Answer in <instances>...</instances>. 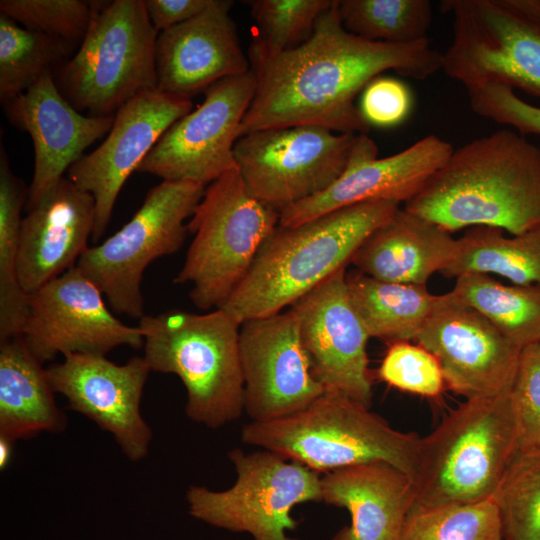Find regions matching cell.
Wrapping results in <instances>:
<instances>
[{"label":"cell","mask_w":540,"mask_h":540,"mask_svg":"<svg viewBox=\"0 0 540 540\" xmlns=\"http://www.w3.org/2000/svg\"><path fill=\"white\" fill-rule=\"evenodd\" d=\"M241 440L318 473L383 462L414 481L421 437L392 428L369 407L342 393L325 390L296 413L244 425Z\"/></svg>","instance_id":"cell-4"},{"label":"cell","mask_w":540,"mask_h":540,"mask_svg":"<svg viewBox=\"0 0 540 540\" xmlns=\"http://www.w3.org/2000/svg\"><path fill=\"white\" fill-rule=\"evenodd\" d=\"M289 309L296 315L301 341L318 382L325 390L370 407V337L350 301L346 268L325 279Z\"/></svg>","instance_id":"cell-19"},{"label":"cell","mask_w":540,"mask_h":540,"mask_svg":"<svg viewBox=\"0 0 540 540\" xmlns=\"http://www.w3.org/2000/svg\"><path fill=\"white\" fill-rule=\"evenodd\" d=\"M23 182L0 153V340L20 336L29 312V295L18 276L21 210L27 201Z\"/></svg>","instance_id":"cell-30"},{"label":"cell","mask_w":540,"mask_h":540,"mask_svg":"<svg viewBox=\"0 0 540 540\" xmlns=\"http://www.w3.org/2000/svg\"><path fill=\"white\" fill-rule=\"evenodd\" d=\"M255 91L252 69L211 85L204 101L162 135L137 172L206 186L238 168L234 147Z\"/></svg>","instance_id":"cell-13"},{"label":"cell","mask_w":540,"mask_h":540,"mask_svg":"<svg viewBox=\"0 0 540 540\" xmlns=\"http://www.w3.org/2000/svg\"><path fill=\"white\" fill-rule=\"evenodd\" d=\"M21 336L42 364L59 354L106 356L119 346H144L140 328L115 317L101 290L77 266L29 294Z\"/></svg>","instance_id":"cell-14"},{"label":"cell","mask_w":540,"mask_h":540,"mask_svg":"<svg viewBox=\"0 0 540 540\" xmlns=\"http://www.w3.org/2000/svg\"><path fill=\"white\" fill-rule=\"evenodd\" d=\"M442 71L467 90L503 84L540 97V0H444Z\"/></svg>","instance_id":"cell-9"},{"label":"cell","mask_w":540,"mask_h":540,"mask_svg":"<svg viewBox=\"0 0 540 540\" xmlns=\"http://www.w3.org/2000/svg\"><path fill=\"white\" fill-rule=\"evenodd\" d=\"M389 200L346 206L295 226H278L221 308L241 324L290 307L342 268L398 209Z\"/></svg>","instance_id":"cell-3"},{"label":"cell","mask_w":540,"mask_h":540,"mask_svg":"<svg viewBox=\"0 0 540 540\" xmlns=\"http://www.w3.org/2000/svg\"><path fill=\"white\" fill-rule=\"evenodd\" d=\"M399 540H504L499 511L490 498L467 504L414 505Z\"/></svg>","instance_id":"cell-34"},{"label":"cell","mask_w":540,"mask_h":540,"mask_svg":"<svg viewBox=\"0 0 540 540\" xmlns=\"http://www.w3.org/2000/svg\"><path fill=\"white\" fill-rule=\"evenodd\" d=\"M144 0L95 4L87 33L56 84L79 112L109 116L157 90L156 40Z\"/></svg>","instance_id":"cell-8"},{"label":"cell","mask_w":540,"mask_h":540,"mask_svg":"<svg viewBox=\"0 0 540 540\" xmlns=\"http://www.w3.org/2000/svg\"><path fill=\"white\" fill-rule=\"evenodd\" d=\"M228 457L237 474L222 491L190 486L189 514L206 524L247 533L253 540H297L288 535L297 522L291 516L299 504L321 502L320 473L268 451L231 450Z\"/></svg>","instance_id":"cell-11"},{"label":"cell","mask_w":540,"mask_h":540,"mask_svg":"<svg viewBox=\"0 0 540 540\" xmlns=\"http://www.w3.org/2000/svg\"><path fill=\"white\" fill-rule=\"evenodd\" d=\"M451 293L520 348L540 342V285H505L490 274L464 273Z\"/></svg>","instance_id":"cell-29"},{"label":"cell","mask_w":540,"mask_h":540,"mask_svg":"<svg viewBox=\"0 0 540 540\" xmlns=\"http://www.w3.org/2000/svg\"><path fill=\"white\" fill-rule=\"evenodd\" d=\"M94 2L83 0H1L0 13L21 26L70 45L81 44L93 17Z\"/></svg>","instance_id":"cell-36"},{"label":"cell","mask_w":540,"mask_h":540,"mask_svg":"<svg viewBox=\"0 0 540 540\" xmlns=\"http://www.w3.org/2000/svg\"><path fill=\"white\" fill-rule=\"evenodd\" d=\"M239 348L244 411L252 421L296 413L325 391L312 373L291 309L242 323Z\"/></svg>","instance_id":"cell-18"},{"label":"cell","mask_w":540,"mask_h":540,"mask_svg":"<svg viewBox=\"0 0 540 540\" xmlns=\"http://www.w3.org/2000/svg\"><path fill=\"white\" fill-rule=\"evenodd\" d=\"M46 372L54 393L109 432L130 461L148 455L152 430L141 414V399L151 369L144 357L116 364L104 355L71 353Z\"/></svg>","instance_id":"cell-15"},{"label":"cell","mask_w":540,"mask_h":540,"mask_svg":"<svg viewBox=\"0 0 540 540\" xmlns=\"http://www.w3.org/2000/svg\"><path fill=\"white\" fill-rule=\"evenodd\" d=\"M413 104L412 91L403 81L378 76L362 91L359 111L369 126L386 128L403 123Z\"/></svg>","instance_id":"cell-40"},{"label":"cell","mask_w":540,"mask_h":540,"mask_svg":"<svg viewBox=\"0 0 540 540\" xmlns=\"http://www.w3.org/2000/svg\"><path fill=\"white\" fill-rule=\"evenodd\" d=\"M338 10L348 32L390 44L428 39L433 16L428 0H338Z\"/></svg>","instance_id":"cell-32"},{"label":"cell","mask_w":540,"mask_h":540,"mask_svg":"<svg viewBox=\"0 0 540 540\" xmlns=\"http://www.w3.org/2000/svg\"><path fill=\"white\" fill-rule=\"evenodd\" d=\"M280 212L253 196L235 168L212 182L190 218L194 238L174 279L199 309L221 308L279 226Z\"/></svg>","instance_id":"cell-7"},{"label":"cell","mask_w":540,"mask_h":540,"mask_svg":"<svg viewBox=\"0 0 540 540\" xmlns=\"http://www.w3.org/2000/svg\"><path fill=\"white\" fill-rule=\"evenodd\" d=\"M415 341L437 359L445 385L466 399L512 388L522 348L451 291L443 294Z\"/></svg>","instance_id":"cell-16"},{"label":"cell","mask_w":540,"mask_h":540,"mask_svg":"<svg viewBox=\"0 0 540 540\" xmlns=\"http://www.w3.org/2000/svg\"><path fill=\"white\" fill-rule=\"evenodd\" d=\"M453 150L448 141L428 135L394 155L377 158L375 142L367 134H361L356 154L342 176L325 191L282 209L279 225H299L367 201L406 203L445 163Z\"/></svg>","instance_id":"cell-20"},{"label":"cell","mask_w":540,"mask_h":540,"mask_svg":"<svg viewBox=\"0 0 540 540\" xmlns=\"http://www.w3.org/2000/svg\"><path fill=\"white\" fill-rule=\"evenodd\" d=\"M377 375L392 387L424 397H437L445 387L441 367L434 355L410 342L390 343Z\"/></svg>","instance_id":"cell-37"},{"label":"cell","mask_w":540,"mask_h":540,"mask_svg":"<svg viewBox=\"0 0 540 540\" xmlns=\"http://www.w3.org/2000/svg\"><path fill=\"white\" fill-rule=\"evenodd\" d=\"M19 239L18 276L29 295L76 266L89 247L95 201L67 177L27 210Z\"/></svg>","instance_id":"cell-23"},{"label":"cell","mask_w":540,"mask_h":540,"mask_svg":"<svg viewBox=\"0 0 540 540\" xmlns=\"http://www.w3.org/2000/svg\"><path fill=\"white\" fill-rule=\"evenodd\" d=\"M46 368L23 337L0 340V437L13 442L65 429Z\"/></svg>","instance_id":"cell-26"},{"label":"cell","mask_w":540,"mask_h":540,"mask_svg":"<svg viewBox=\"0 0 540 540\" xmlns=\"http://www.w3.org/2000/svg\"><path fill=\"white\" fill-rule=\"evenodd\" d=\"M212 0H144L155 30L160 33L202 13Z\"/></svg>","instance_id":"cell-41"},{"label":"cell","mask_w":540,"mask_h":540,"mask_svg":"<svg viewBox=\"0 0 540 540\" xmlns=\"http://www.w3.org/2000/svg\"><path fill=\"white\" fill-rule=\"evenodd\" d=\"M467 91L477 115L511 126L522 135H540V107L519 98L512 87L486 84Z\"/></svg>","instance_id":"cell-39"},{"label":"cell","mask_w":540,"mask_h":540,"mask_svg":"<svg viewBox=\"0 0 540 540\" xmlns=\"http://www.w3.org/2000/svg\"><path fill=\"white\" fill-rule=\"evenodd\" d=\"M256 77L253 101L240 137L254 131L300 125L336 133L367 134L355 98L388 70L424 80L442 70V53L428 39L410 44L364 40L342 24L338 0L319 17L301 45L277 54L249 47Z\"/></svg>","instance_id":"cell-1"},{"label":"cell","mask_w":540,"mask_h":540,"mask_svg":"<svg viewBox=\"0 0 540 540\" xmlns=\"http://www.w3.org/2000/svg\"><path fill=\"white\" fill-rule=\"evenodd\" d=\"M359 139L313 125L269 128L240 137L234 156L249 192L280 212L336 182Z\"/></svg>","instance_id":"cell-12"},{"label":"cell","mask_w":540,"mask_h":540,"mask_svg":"<svg viewBox=\"0 0 540 540\" xmlns=\"http://www.w3.org/2000/svg\"><path fill=\"white\" fill-rule=\"evenodd\" d=\"M205 189L190 181H162L120 230L83 252L76 266L97 285L114 312L135 319L144 316L143 273L152 261L183 245L186 220Z\"/></svg>","instance_id":"cell-10"},{"label":"cell","mask_w":540,"mask_h":540,"mask_svg":"<svg viewBox=\"0 0 540 540\" xmlns=\"http://www.w3.org/2000/svg\"><path fill=\"white\" fill-rule=\"evenodd\" d=\"M404 209L452 233L540 225V147L501 129L454 149Z\"/></svg>","instance_id":"cell-2"},{"label":"cell","mask_w":540,"mask_h":540,"mask_svg":"<svg viewBox=\"0 0 540 540\" xmlns=\"http://www.w3.org/2000/svg\"><path fill=\"white\" fill-rule=\"evenodd\" d=\"M10 123L27 132L34 147V171L26 209L52 190L84 151L108 133L114 115L77 111L61 94L52 72L25 92L3 103Z\"/></svg>","instance_id":"cell-21"},{"label":"cell","mask_w":540,"mask_h":540,"mask_svg":"<svg viewBox=\"0 0 540 540\" xmlns=\"http://www.w3.org/2000/svg\"><path fill=\"white\" fill-rule=\"evenodd\" d=\"M241 325L224 308L204 314L171 309L139 319L151 371L178 376L187 393L186 415L209 428L244 411Z\"/></svg>","instance_id":"cell-5"},{"label":"cell","mask_w":540,"mask_h":540,"mask_svg":"<svg viewBox=\"0 0 540 540\" xmlns=\"http://www.w3.org/2000/svg\"><path fill=\"white\" fill-rule=\"evenodd\" d=\"M321 498L350 513V525L332 540H399L416 492L407 474L390 464L371 462L325 473Z\"/></svg>","instance_id":"cell-24"},{"label":"cell","mask_w":540,"mask_h":540,"mask_svg":"<svg viewBox=\"0 0 540 540\" xmlns=\"http://www.w3.org/2000/svg\"><path fill=\"white\" fill-rule=\"evenodd\" d=\"M517 449L510 391L466 399L421 438L414 505L490 499Z\"/></svg>","instance_id":"cell-6"},{"label":"cell","mask_w":540,"mask_h":540,"mask_svg":"<svg viewBox=\"0 0 540 540\" xmlns=\"http://www.w3.org/2000/svg\"><path fill=\"white\" fill-rule=\"evenodd\" d=\"M13 441L0 437V469L5 470L13 454Z\"/></svg>","instance_id":"cell-42"},{"label":"cell","mask_w":540,"mask_h":540,"mask_svg":"<svg viewBox=\"0 0 540 540\" xmlns=\"http://www.w3.org/2000/svg\"><path fill=\"white\" fill-rule=\"evenodd\" d=\"M491 499L504 540H540V446L517 449Z\"/></svg>","instance_id":"cell-33"},{"label":"cell","mask_w":540,"mask_h":540,"mask_svg":"<svg viewBox=\"0 0 540 540\" xmlns=\"http://www.w3.org/2000/svg\"><path fill=\"white\" fill-rule=\"evenodd\" d=\"M230 0H212L194 18L158 33L157 90L181 98L251 70L230 16Z\"/></svg>","instance_id":"cell-22"},{"label":"cell","mask_w":540,"mask_h":540,"mask_svg":"<svg viewBox=\"0 0 540 540\" xmlns=\"http://www.w3.org/2000/svg\"><path fill=\"white\" fill-rule=\"evenodd\" d=\"M191 99L144 92L120 107L105 140L73 164L67 178L95 201L92 240L98 241L111 219L118 195L129 178L162 137L192 110Z\"/></svg>","instance_id":"cell-17"},{"label":"cell","mask_w":540,"mask_h":540,"mask_svg":"<svg viewBox=\"0 0 540 540\" xmlns=\"http://www.w3.org/2000/svg\"><path fill=\"white\" fill-rule=\"evenodd\" d=\"M458 239L438 225L399 208L354 253L357 271L386 282L426 285L454 260Z\"/></svg>","instance_id":"cell-25"},{"label":"cell","mask_w":540,"mask_h":540,"mask_svg":"<svg viewBox=\"0 0 540 540\" xmlns=\"http://www.w3.org/2000/svg\"><path fill=\"white\" fill-rule=\"evenodd\" d=\"M333 0H254L251 14L256 22L250 48L267 54L293 49L312 34L319 17Z\"/></svg>","instance_id":"cell-35"},{"label":"cell","mask_w":540,"mask_h":540,"mask_svg":"<svg viewBox=\"0 0 540 540\" xmlns=\"http://www.w3.org/2000/svg\"><path fill=\"white\" fill-rule=\"evenodd\" d=\"M510 399L518 448L540 446V342L521 350Z\"/></svg>","instance_id":"cell-38"},{"label":"cell","mask_w":540,"mask_h":540,"mask_svg":"<svg viewBox=\"0 0 540 540\" xmlns=\"http://www.w3.org/2000/svg\"><path fill=\"white\" fill-rule=\"evenodd\" d=\"M469 272L499 275L516 285H540V225L510 237L498 228H469L442 274L456 279Z\"/></svg>","instance_id":"cell-28"},{"label":"cell","mask_w":540,"mask_h":540,"mask_svg":"<svg viewBox=\"0 0 540 540\" xmlns=\"http://www.w3.org/2000/svg\"><path fill=\"white\" fill-rule=\"evenodd\" d=\"M69 43L29 30L0 13V99L28 90L72 50Z\"/></svg>","instance_id":"cell-31"},{"label":"cell","mask_w":540,"mask_h":540,"mask_svg":"<svg viewBox=\"0 0 540 540\" xmlns=\"http://www.w3.org/2000/svg\"><path fill=\"white\" fill-rule=\"evenodd\" d=\"M350 301L369 337L388 344L416 339L443 298L426 285L381 281L357 270L346 273Z\"/></svg>","instance_id":"cell-27"}]
</instances>
